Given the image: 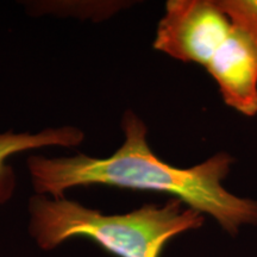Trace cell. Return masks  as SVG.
<instances>
[{
  "label": "cell",
  "mask_w": 257,
  "mask_h": 257,
  "mask_svg": "<svg viewBox=\"0 0 257 257\" xmlns=\"http://www.w3.org/2000/svg\"><path fill=\"white\" fill-rule=\"evenodd\" d=\"M231 23L257 49V0H218Z\"/></svg>",
  "instance_id": "cell-6"
},
{
  "label": "cell",
  "mask_w": 257,
  "mask_h": 257,
  "mask_svg": "<svg viewBox=\"0 0 257 257\" xmlns=\"http://www.w3.org/2000/svg\"><path fill=\"white\" fill-rule=\"evenodd\" d=\"M29 211L30 233L42 249L86 237L118 257H160L170 239L199 229L205 220L204 214L175 198L165 205L147 204L128 213L106 216L79 202L37 194Z\"/></svg>",
  "instance_id": "cell-2"
},
{
  "label": "cell",
  "mask_w": 257,
  "mask_h": 257,
  "mask_svg": "<svg viewBox=\"0 0 257 257\" xmlns=\"http://www.w3.org/2000/svg\"><path fill=\"white\" fill-rule=\"evenodd\" d=\"M83 138L82 130L74 126L46 128L38 134H16L14 131L0 134V205L12 197L16 188L15 172L6 163L10 156L43 147H75Z\"/></svg>",
  "instance_id": "cell-5"
},
{
  "label": "cell",
  "mask_w": 257,
  "mask_h": 257,
  "mask_svg": "<svg viewBox=\"0 0 257 257\" xmlns=\"http://www.w3.org/2000/svg\"><path fill=\"white\" fill-rule=\"evenodd\" d=\"M121 127L124 143L106 159L82 154L54 159L30 157L28 166L37 194L61 199L67 189L92 185L152 191L165 193L204 216H211L232 236L244 225L257 224V200L224 187L234 163L230 154L218 153L199 165L180 168L153 153L146 124L134 112L124 114Z\"/></svg>",
  "instance_id": "cell-1"
},
{
  "label": "cell",
  "mask_w": 257,
  "mask_h": 257,
  "mask_svg": "<svg viewBox=\"0 0 257 257\" xmlns=\"http://www.w3.org/2000/svg\"><path fill=\"white\" fill-rule=\"evenodd\" d=\"M205 69L225 104L246 117L257 115V49L242 32L233 27Z\"/></svg>",
  "instance_id": "cell-4"
},
{
  "label": "cell",
  "mask_w": 257,
  "mask_h": 257,
  "mask_svg": "<svg viewBox=\"0 0 257 257\" xmlns=\"http://www.w3.org/2000/svg\"><path fill=\"white\" fill-rule=\"evenodd\" d=\"M232 28L218 0H169L154 48L181 62L205 68Z\"/></svg>",
  "instance_id": "cell-3"
}]
</instances>
